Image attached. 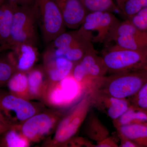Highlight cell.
<instances>
[{"instance_id":"8992f818","label":"cell","mask_w":147,"mask_h":147,"mask_svg":"<svg viewBox=\"0 0 147 147\" xmlns=\"http://www.w3.org/2000/svg\"><path fill=\"white\" fill-rule=\"evenodd\" d=\"M38 27L34 6H16L11 30V45L29 43L36 46Z\"/></svg>"},{"instance_id":"ba28073f","label":"cell","mask_w":147,"mask_h":147,"mask_svg":"<svg viewBox=\"0 0 147 147\" xmlns=\"http://www.w3.org/2000/svg\"><path fill=\"white\" fill-rule=\"evenodd\" d=\"M63 113L59 109L40 112L20 125L22 133L31 143H37L55 131Z\"/></svg>"},{"instance_id":"484cf974","label":"cell","mask_w":147,"mask_h":147,"mask_svg":"<svg viewBox=\"0 0 147 147\" xmlns=\"http://www.w3.org/2000/svg\"><path fill=\"white\" fill-rule=\"evenodd\" d=\"M128 100L130 105L144 111H147V82L139 91Z\"/></svg>"},{"instance_id":"7402d4cb","label":"cell","mask_w":147,"mask_h":147,"mask_svg":"<svg viewBox=\"0 0 147 147\" xmlns=\"http://www.w3.org/2000/svg\"><path fill=\"white\" fill-rule=\"evenodd\" d=\"M86 133L90 139L96 143L102 141L110 136L108 128L94 114H91L87 121Z\"/></svg>"},{"instance_id":"5bb4252c","label":"cell","mask_w":147,"mask_h":147,"mask_svg":"<svg viewBox=\"0 0 147 147\" xmlns=\"http://www.w3.org/2000/svg\"><path fill=\"white\" fill-rule=\"evenodd\" d=\"M43 69L47 84L59 82L71 74L75 64L63 57L43 55Z\"/></svg>"},{"instance_id":"44dd1931","label":"cell","mask_w":147,"mask_h":147,"mask_svg":"<svg viewBox=\"0 0 147 147\" xmlns=\"http://www.w3.org/2000/svg\"><path fill=\"white\" fill-rule=\"evenodd\" d=\"M113 123L116 129L132 124L147 125V112L130 105L128 109L120 117L113 120Z\"/></svg>"},{"instance_id":"9a60e30c","label":"cell","mask_w":147,"mask_h":147,"mask_svg":"<svg viewBox=\"0 0 147 147\" xmlns=\"http://www.w3.org/2000/svg\"><path fill=\"white\" fill-rule=\"evenodd\" d=\"M16 71L28 72L37 60L38 52L36 45L21 43L13 45L10 50Z\"/></svg>"},{"instance_id":"d4e9b609","label":"cell","mask_w":147,"mask_h":147,"mask_svg":"<svg viewBox=\"0 0 147 147\" xmlns=\"http://www.w3.org/2000/svg\"><path fill=\"white\" fill-rule=\"evenodd\" d=\"M147 7V0H124L121 13L129 20Z\"/></svg>"},{"instance_id":"d6a6232c","label":"cell","mask_w":147,"mask_h":147,"mask_svg":"<svg viewBox=\"0 0 147 147\" xmlns=\"http://www.w3.org/2000/svg\"><path fill=\"white\" fill-rule=\"evenodd\" d=\"M116 2V5L118 7L121 13V10L122 7L123 5L124 1V0H115Z\"/></svg>"},{"instance_id":"30bf717a","label":"cell","mask_w":147,"mask_h":147,"mask_svg":"<svg viewBox=\"0 0 147 147\" xmlns=\"http://www.w3.org/2000/svg\"><path fill=\"white\" fill-rule=\"evenodd\" d=\"M40 112V108L35 103L0 90V113L12 125H21Z\"/></svg>"},{"instance_id":"7a4b0ae2","label":"cell","mask_w":147,"mask_h":147,"mask_svg":"<svg viewBox=\"0 0 147 147\" xmlns=\"http://www.w3.org/2000/svg\"><path fill=\"white\" fill-rule=\"evenodd\" d=\"M91 107L90 94L89 92H86L72 109L61 118L55 129L54 136L47 139L44 146H66L77 133Z\"/></svg>"},{"instance_id":"e575fe53","label":"cell","mask_w":147,"mask_h":147,"mask_svg":"<svg viewBox=\"0 0 147 147\" xmlns=\"http://www.w3.org/2000/svg\"></svg>"},{"instance_id":"8fae6325","label":"cell","mask_w":147,"mask_h":147,"mask_svg":"<svg viewBox=\"0 0 147 147\" xmlns=\"http://www.w3.org/2000/svg\"><path fill=\"white\" fill-rule=\"evenodd\" d=\"M120 47L135 50H147V33L126 20L119 24L114 40Z\"/></svg>"},{"instance_id":"4dcf8cb0","label":"cell","mask_w":147,"mask_h":147,"mask_svg":"<svg viewBox=\"0 0 147 147\" xmlns=\"http://www.w3.org/2000/svg\"><path fill=\"white\" fill-rule=\"evenodd\" d=\"M9 2L15 4L18 6H30L34 5V0H6Z\"/></svg>"},{"instance_id":"f1b7e54d","label":"cell","mask_w":147,"mask_h":147,"mask_svg":"<svg viewBox=\"0 0 147 147\" xmlns=\"http://www.w3.org/2000/svg\"><path fill=\"white\" fill-rule=\"evenodd\" d=\"M118 136L120 140V145L119 147H139L138 145L132 142L128 138L125 137L120 133H119Z\"/></svg>"},{"instance_id":"4316f807","label":"cell","mask_w":147,"mask_h":147,"mask_svg":"<svg viewBox=\"0 0 147 147\" xmlns=\"http://www.w3.org/2000/svg\"><path fill=\"white\" fill-rule=\"evenodd\" d=\"M128 20L138 29L147 33V7Z\"/></svg>"},{"instance_id":"836d02e7","label":"cell","mask_w":147,"mask_h":147,"mask_svg":"<svg viewBox=\"0 0 147 147\" xmlns=\"http://www.w3.org/2000/svg\"><path fill=\"white\" fill-rule=\"evenodd\" d=\"M5 1V0H0V6Z\"/></svg>"},{"instance_id":"9c48e42d","label":"cell","mask_w":147,"mask_h":147,"mask_svg":"<svg viewBox=\"0 0 147 147\" xmlns=\"http://www.w3.org/2000/svg\"><path fill=\"white\" fill-rule=\"evenodd\" d=\"M82 93L71 74L59 82L47 84L42 100L49 107L59 110L75 101Z\"/></svg>"},{"instance_id":"5b68a950","label":"cell","mask_w":147,"mask_h":147,"mask_svg":"<svg viewBox=\"0 0 147 147\" xmlns=\"http://www.w3.org/2000/svg\"><path fill=\"white\" fill-rule=\"evenodd\" d=\"M34 6L43 41L48 44L65 32L60 11L54 0H34Z\"/></svg>"},{"instance_id":"3957f363","label":"cell","mask_w":147,"mask_h":147,"mask_svg":"<svg viewBox=\"0 0 147 147\" xmlns=\"http://www.w3.org/2000/svg\"><path fill=\"white\" fill-rule=\"evenodd\" d=\"M120 23L112 12L95 11L87 14L78 29L92 43L108 44L114 41Z\"/></svg>"},{"instance_id":"e0dca14e","label":"cell","mask_w":147,"mask_h":147,"mask_svg":"<svg viewBox=\"0 0 147 147\" xmlns=\"http://www.w3.org/2000/svg\"><path fill=\"white\" fill-rule=\"evenodd\" d=\"M29 94L31 99H42L47 86V80L42 67H33L27 72Z\"/></svg>"},{"instance_id":"6da1fadb","label":"cell","mask_w":147,"mask_h":147,"mask_svg":"<svg viewBox=\"0 0 147 147\" xmlns=\"http://www.w3.org/2000/svg\"><path fill=\"white\" fill-rule=\"evenodd\" d=\"M147 82V68L111 74L97 81L91 90H96L117 98L134 96Z\"/></svg>"},{"instance_id":"d6986e66","label":"cell","mask_w":147,"mask_h":147,"mask_svg":"<svg viewBox=\"0 0 147 147\" xmlns=\"http://www.w3.org/2000/svg\"><path fill=\"white\" fill-rule=\"evenodd\" d=\"M6 85L11 93L21 98L30 100L27 72L16 71Z\"/></svg>"},{"instance_id":"52a82bcc","label":"cell","mask_w":147,"mask_h":147,"mask_svg":"<svg viewBox=\"0 0 147 147\" xmlns=\"http://www.w3.org/2000/svg\"><path fill=\"white\" fill-rule=\"evenodd\" d=\"M107 73L108 69L103 58L98 56L95 50L87 53L75 64L71 74L85 93Z\"/></svg>"},{"instance_id":"ac0fdd59","label":"cell","mask_w":147,"mask_h":147,"mask_svg":"<svg viewBox=\"0 0 147 147\" xmlns=\"http://www.w3.org/2000/svg\"><path fill=\"white\" fill-rule=\"evenodd\" d=\"M31 144L22 133L20 125H12L0 135V147H28Z\"/></svg>"},{"instance_id":"1f68e13d","label":"cell","mask_w":147,"mask_h":147,"mask_svg":"<svg viewBox=\"0 0 147 147\" xmlns=\"http://www.w3.org/2000/svg\"><path fill=\"white\" fill-rule=\"evenodd\" d=\"M12 46L10 45H0V53L6 51V50H11L12 49Z\"/></svg>"},{"instance_id":"7c38bea8","label":"cell","mask_w":147,"mask_h":147,"mask_svg":"<svg viewBox=\"0 0 147 147\" xmlns=\"http://www.w3.org/2000/svg\"><path fill=\"white\" fill-rule=\"evenodd\" d=\"M88 92L90 94L92 107L105 113L113 120L120 117L130 105L127 98L113 97L98 91Z\"/></svg>"},{"instance_id":"f546056e","label":"cell","mask_w":147,"mask_h":147,"mask_svg":"<svg viewBox=\"0 0 147 147\" xmlns=\"http://www.w3.org/2000/svg\"><path fill=\"white\" fill-rule=\"evenodd\" d=\"M12 125H13L7 120L0 113V135L10 128Z\"/></svg>"},{"instance_id":"277c9868","label":"cell","mask_w":147,"mask_h":147,"mask_svg":"<svg viewBox=\"0 0 147 147\" xmlns=\"http://www.w3.org/2000/svg\"><path fill=\"white\" fill-rule=\"evenodd\" d=\"M102 57L110 74L147 68V50H130L115 44L108 48Z\"/></svg>"},{"instance_id":"4fadbf2b","label":"cell","mask_w":147,"mask_h":147,"mask_svg":"<svg viewBox=\"0 0 147 147\" xmlns=\"http://www.w3.org/2000/svg\"><path fill=\"white\" fill-rule=\"evenodd\" d=\"M60 11L66 27L77 29L88 12L80 0H54Z\"/></svg>"},{"instance_id":"83f0119b","label":"cell","mask_w":147,"mask_h":147,"mask_svg":"<svg viewBox=\"0 0 147 147\" xmlns=\"http://www.w3.org/2000/svg\"><path fill=\"white\" fill-rule=\"evenodd\" d=\"M95 147H119L115 139L112 137H108L102 141L96 143Z\"/></svg>"},{"instance_id":"2e32d148","label":"cell","mask_w":147,"mask_h":147,"mask_svg":"<svg viewBox=\"0 0 147 147\" xmlns=\"http://www.w3.org/2000/svg\"><path fill=\"white\" fill-rule=\"evenodd\" d=\"M16 6L6 0L0 6L1 45H11L10 44L11 30L13 13Z\"/></svg>"},{"instance_id":"cb8c5ba5","label":"cell","mask_w":147,"mask_h":147,"mask_svg":"<svg viewBox=\"0 0 147 147\" xmlns=\"http://www.w3.org/2000/svg\"><path fill=\"white\" fill-rule=\"evenodd\" d=\"M88 13L95 11L120 12L113 0H80Z\"/></svg>"},{"instance_id":"ffe728a7","label":"cell","mask_w":147,"mask_h":147,"mask_svg":"<svg viewBox=\"0 0 147 147\" xmlns=\"http://www.w3.org/2000/svg\"><path fill=\"white\" fill-rule=\"evenodd\" d=\"M117 132L123 134L138 145L139 147H147V125L132 124L116 129Z\"/></svg>"},{"instance_id":"603a6c76","label":"cell","mask_w":147,"mask_h":147,"mask_svg":"<svg viewBox=\"0 0 147 147\" xmlns=\"http://www.w3.org/2000/svg\"><path fill=\"white\" fill-rule=\"evenodd\" d=\"M16 71L10 50L6 54L0 55V87L7 85Z\"/></svg>"}]
</instances>
